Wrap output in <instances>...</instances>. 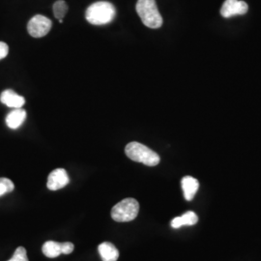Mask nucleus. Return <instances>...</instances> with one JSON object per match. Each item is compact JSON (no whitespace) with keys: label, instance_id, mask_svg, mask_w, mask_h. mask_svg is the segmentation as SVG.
Listing matches in <instances>:
<instances>
[{"label":"nucleus","instance_id":"17","mask_svg":"<svg viewBox=\"0 0 261 261\" xmlns=\"http://www.w3.org/2000/svg\"><path fill=\"white\" fill-rule=\"evenodd\" d=\"M8 53H9L8 45L4 42H0V60L8 56Z\"/></svg>","mask_w":261,"mask_h":261},{"label":"nucleus","instance_id":"16","mask_svg":"<svg viewBox=\"0 0 261 261\" xmlns=\"http://www.w3.org/2000/svg\"><path fill=\"white\" fill-rule=\"evenodd\" d=\"M8 261H28L27 250L23 247H19L14 252L13 257Z\"/></svg>","mask_w":261,"mask_h":261},{"label":"nucleus","instance_id":"3","mask_svg":"<svg viewBox=\"0 0 261 261\" xmlns=\"http://www.w3.org/2000/svg\"><path fill=\"white\" fill-rule=\"evenodd\" d=\"M136 9L145 27L157 29L163 25V18L155 0H139Z\"/></svg>","mask_w":261,"mask_h":261},{"label":"nucleus","instance_id":"15","mask_svg":"<svg viewBox=\"0 0 261 261\" xmlns=\"http://www.w3.org/2000/svg\"><path fill=\"white\" fill-rule=\"evenodd\" d=\"M15 189L14 183L8 178H0V196L13 192Z\"/></svg>","mask_w":261,"mask_h":261},{"label":"nucleus","instance_id":"13","mask_svg":"<svg viewBox=\"0 0 261 261\" xmlns=\"http://www.w3.org/2000/svg\"><path fill=\"white\" fill-rule=\"evenodd\" d=\"M198 221V218L195 212L189 211L181 217H176L171 221V226L173 228H180L184 225H194Z\"/></svg>","mask_w":261,"mask_h":261},{"label":"nucleus","instance_id":"10","mask_svg":"<svg viewBox=\"0 0 261 261\" xmlns=\"http://www.w3.org/2000/svg\"><path fill=\"white\" fill-rule=\"evenodd\" d=\"M181 185H182L186 200L188 201L192 200L196 196V192L199 188V182L196 180V178L185 176L181 180Z\"/></svg>","mask_w":261,"mask_h":261},{"label":"nucleus","instance_id":"7","mask_svg":"<svg viewBox=\"0 0 261 261\" xmlns=\"http://www.w3.org/2000/svg\"><path fill=\"white\" fill-rule=\"evenodd\" d=\"M249 10L248 4L242 0H225L222 9L221 15L225 18H232L234 16L245 15Z\"/></svg>","mask_w":261,"mask_h":261},{"label":"nucleus","instance_id":"14","mask_svg":"<svg viewBox=\"0 0 261 261\" xmlns=\"http://www.w3.org/2000/svg\"><path fill=\"white\" fill-rule=\"evenodd\" d=\"M53 10H54V15L56 19L58 20L63 19L67 14V11H68V5L63 0H57L54 4Z\"/></svg>","mask_w":261,"mask_h":261},{"label":"nucleus","instance_id":"5","mask_svg":"<svg viewBox=\"0 0 261 261\" xmlns=\"http://www.w3.org/2000/svg\"><path fill=\"white\" fill-rule=\"evenodd\" d=\"M51 25H53L51 20L47 19V17L42 15H36L28 22V33L32 37H44L50 31Z\"/></svg>","mask_w":261,"mask_h":261},{"label":"nucleus","instance_id":"6","mask_svg":"<svg viewBox=\"0 0 261 261\" xmlns=\"http://www.w3.org/2000/svg\"><path fill=\"white\" fill-rule=\"evenodd\" d=\"M75 246L71 242L59 243L56 241H47L43 245V253L49 258H56L61 253L70 254L74 252Z\"/></svg>","mask_w":261,"mask_h":261},{"label":"nucleus","instance_id":"12","mask_svg":"<svg viewBox=\"0 0 261 261\" xmlns=\"http://www.w3.org/2000/svg\"><path fill=\"white\" fill-rule=\"evenodd\" d=\"M27 118V112L24 110L15 109L13 112H10L6 116V124L10 129H18L21 126V124L24 122Z\"/></svg>","mask_w":261,"mask_h":261},{"label":"nucleus","instance_id":"2","mask_svg":"<svg viewBox=\"0 0 261 261\" xmlns=\"http://www.w3.org/2000/svg\"><path fill=\"white\" fill-rule=\"evenodd\" d=\"M125 153L132 161L141 163L148 167H155L159 165L161 161L160 156L156 152L137 141L128 143L125 147Z\"/></svg>","mask_w":261,"mask_h":261},{"label":"nucleus","instance_id":"11","mask_svg":"<svg viewBox=\"0 0 261 261\" xmlns=\"http://www.w3.org/2000/svg\"><path fill=\"white\" fill-rule=\"evenodd\" d=\"M98 251L103 261H117L119 252L116 247L110 242H103L99 245Z\"/></svg>","mask_w":261,"mask_h":261},{"label":"nucleus","instance_id":"4","mask_svg":"<svg viewBox=\"0 0 261 261\" xmlns=\"http://www.w3.org/2000/svg\"><path fill=\"white\" fill-rule=\"evenodd\" d=\"M140 212V204L135 198H125L113 206L112 218L117 223H127L134 221Z\"/></svg>","mask_w":261,"mask_h":261},{"label":"nucleus","instance_id":"9","mask_svg":"<svg viewBox=\"0 0 261 261\" xmlns=\"http://www.w3.org/2000/svg\"><path fill=\"white\" fill-rule=\"evenodd\" d=\"M0 102L13 109H20L25 103L22 96L16 93L12 89H7L0 95Z\"/></svg>","mask_w":261,"mask_h":261},{"label":"nucleus","instance_id":"8","mask_svg":"<svg viewBox=\"0 0 261 261\" xmlns=\"http://www.w3.org/2000/svg\"><path fill=\"white\" fill-rule=\"evenodd\" d=\"M70 182L68 173L63 168H56L47 177V187L50 191H58L67 186Z\"/></svg>","mask_w":261,"mask_h":261},{"label":"nucleus","instance_id":"1","mask_svg":"<svg viewBox=\"0 0 261 261\" xmlns=\"http://www.w3.org/2000/svg\"><path fill=\"white\" fill-rule=\"evenodd\" d=\"M116 15V10L108 1H98L91 4L85 12L86 20L93 25L111 23Z\"/></svg>","mask_w":261,"mask_h":261}]
</instances>
